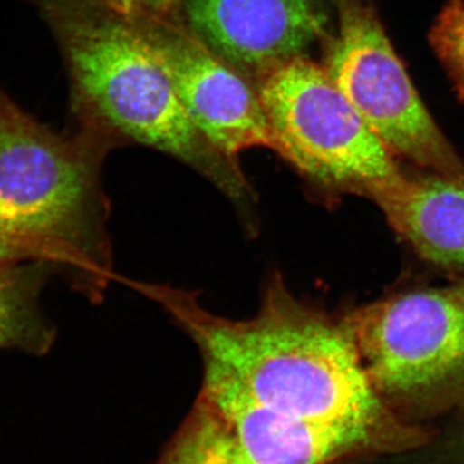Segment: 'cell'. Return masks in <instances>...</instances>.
<instances>
[{
  "label": "cell",
  "mask_w": 464,
  "mask_h": 464,
  "mask_svg": "<svg viewBox=\"0 0 464 464\" xmlns=\"http://www.w3.org/2000/svg\"><path fill=\"white\" fill-rule=\"evenodd\" d=\"M114 12L119 16H179L186 0H72Z\"/></svg>",
  "instance_id": "13"
},
{
  "label": "cell",
  "mask_w": 464,
  "mask_h": 464,
  "mask_svg": "<svg viewBox=\"0 0 464 464\" xmlns=\"http://www.w3.org/2000/svg\"><path fill=\"white\" fill-rule=\"evenodd\" d=\"M179 18L255 85L332 34L324 0H186Z\"/></svg>",
  "instance_id": "9"
},
{
  "label": "cell",
  "mask_w": 464,
  "mask_h": 464,
  "mask_svg": "<svg viewBox=\"0 0 464 464\" xmlns=\"http://www.w3.org/2000/svg\"><path fill=\"white\" fill-rule=\"evenodd\" d=\"M344 322L380 393L420 395L464 372V285L405 293Z\"/></svg>",
  "instance_id": "7"
},
{
  "label": "cell",
  "mask_w": 464,
  "mask_h": 464,
  "mask_svg": "<svg viewBox=\"0 0 464 464\" xmlns=\"http://www.w3.org/2000/svg\"><path fill=\"white\" fill-rule=\"evenodd\" d=\"M26 259L48 261L41 250L0 230V268L16 266L18 262L26 261Z\"/></svg>",
  "instance_id": "14"
},
{
  "label": "cell",
  "mask_w": 464,
  "mask_h": 464,
  "mask_svg": "<svg viewBox=\"0 0 464 464\" xmlns=\"http://www.w3.org/2000/svg\"><path fill=\"white\" fill-rule=\"evenodd\" d=\"M256 88L274 151L311 185L368 197L401 174L392 152L310 57L284 63Z\"/></svg>",
  "instance_id": "4"
},
{
  "label": "cell",
  "mask_w": 464,
  "mask_h": 464,
  "mask_svg": "<svg viewBox=\"0 0 464 464\" xmlns=\"http://www.w3.org/2000/svg\"><path fill=\"white\" fill-rule=\"evenodd\" d=\"M408 441L284 417L204 371L197 404L157 464H332L365 451L405 448Z\"/></svg>",
  "instance_id": "6"
},
{
  "label": "cell",
  "mask_w": 464,
  "mask_h": 464,
  "mask_svg": "<svg viewBox=\"0 0 464 464\" xmlns=\"http://www.w3.org/2000/svg\"><path fill=\"white\" fill-rule=\"evenodd\" d=\"M41 275L32 268H0V348L44 353L52 329L43 319L36 295Z\"/></svg>",
  "instance_id": "11"
},
{
  "label": "cell",
  "mask_w": 464,
  "mask_h": 464,
  "mask_svg": "<svg viewBox=\"0 0 464 464\" xmlns=\"http://www.w3.org/2000/svg\"><path fill=\"white\" fill-rule=\"evenodd\" d=\"M136 288L190 335L204 371L262 408L315 426L411 435L387 420L346 322L299 301L279 275L266 286L258 313L246 320L209 313L188 290Z\"/></svg>",
  "instance_id": "1"
},
{
  "label": "cell",
  "mask_w": 464,
  "mask_h": 464,
  "mask_svg": "<svg viewBox=\"0 0 464 464\" xmlns=\"http://www.w3.org/2000/svg\"><path fill=\"white\" fill-rule=\"evenodd\" d=\"M457 447L458 449H459L460 454H463L464 456V433L462 435V438L459 439V441H458Z\"/></svg>",
  "instance_id": "15"
},
{
  "label": "cell",
  "mask_w": 464,
  "mask_h": 464,
  "mask_svg": "<svg viewBox=\"0 0 464 464\" xmlns=\"http://www.w3.org/2000/svg\"><path fill=\"white\" fill-rule=\"evenodd\" d=\"M430 42L464 102V2L450 0L436 18Z\"/></svg>",
  "instance_id": "12"
},
{
  "label": "cell",
  "mask_w": 464,
  "mask_h": 464,
  "mask_svg": "<svg viewBox=\"0 0 464 464\" xmlns=\"http://www.w3.org/2000/svg\"><path fill=\"white\" fill-rule=\"evenodd\" d=\"M420 257L464 268V177L400 174L368 195Z\"/></svg>",
  "instance_id": "10"
},
{
  "label": "cell",
  "mask_w": 464,
  "mask_h": 464,
  "mask_svg": "<svg viewBox=\"0 0 464 464\" xmlns=\"http://www.w3.org/2000/svg\"><path fill=\"white\" fill-rule=\"evenodd\" d=\"M337 30L324 43L326 74L393 155L447 176L464 164L430 115L368 0H331Z\"/></svg>",
  "instance_id": "5"
},
{
  "label": "cell",
  "mask_w": 464,
  "mask_h": 464,
  "mask_svg": "<svg viewBox=\"0 0 464 464\" xmlns=\"http://www.w3.org/2000/svg\"><path fill=\"white\" fill-rule=\"evenodd\" d=\"M114 145L83 125L75 134L54 132L0 90V230L93 289L111 277L100 172Z\"/></svg>",
  "instance_id": "3"
},
{
  "label": "cell",
  "mask_w": 464,
  "mask_h": 464,
  "mask_svg": "<svg viewBox=\"0 0 464 464\" xmlns=\"http://www.w3.org/2000/svg\"><path fill=\"white\" fill-rule=\"evenodd\" d=\"M65 57L72 109L83 127L116 143H137L179 159L235 203L252 188L239 163L192 123L166 69L127 18L72 0H35Z\"/></svg>",
  "instance_id": "2"
},
{
  "label": "cell",
  "mask_w": 464,
  "mask_h": 464,
  "mask_svg": "<svg viewBox=\"0 0 464 464\" xmlns=\"http://www.w3.org/2000/svg\"><path fill=\"white\" fill-rule=\"evenodd\" d=\"M124 18L166 69L192 123L218 151L237 160L246 150H274L256 85L206 47L179 16Z\"/></svg>",
  "instance_id": "8"
}]
</instances>
